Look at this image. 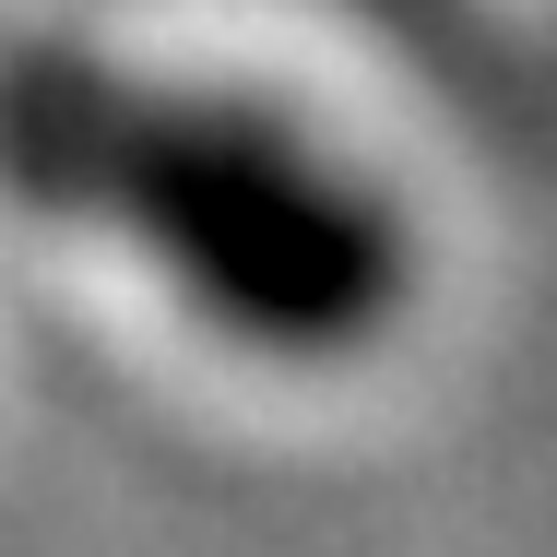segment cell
<instances>
[{"mask_svg":"<svg viewBox=\"0 0 557 557\" xmlns=\"http://www.w3.org/2000/svg\"><path fill=\"white\" fill-rule=\"evenodd\" d=\"M0 202L119 237L202 333L285 368L368 356L416 285L404 214L333 143L72 36L0 48Z\"/></svg>","mask_w":557,"mask_h":557,"instance_id":"cell-1","label":"cell"}]
</instances>
